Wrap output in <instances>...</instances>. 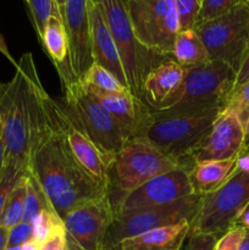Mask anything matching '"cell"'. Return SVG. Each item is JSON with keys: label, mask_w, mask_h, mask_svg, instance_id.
Masks as SVG:
<instances>
[{"label": "cell", "mask_w": 249, "mask_h": 250, "mask_svg": "<svg viewBox=\"0 0 249 250\" xmlns=\"http://www.w3.org/2000/svg\"><path fill=\"white\" fill-rule=\"evenodd\" d=\"M114 219L109 193L78 205L63 219L66 250H107L105 239Z\"/></svg>", "instance_id": "7c38bea8"}, {"label": "cell", "mask_w": 249, "mask_h": 250, "mask_svg": "<svg viewBox=\"0 0 249 250\" xmlns=\"http://www.w3.org/2000/svg\"><path fill=\"white\" fill-rule=\"evenodd\" d=\"M243 0H202V5H200L199 15H198L195 26L203 23V22L210 21V20L222 16V15L236 7Z\"/></svg>", "instance_id": "f546056e"}, {"label": "cell", "mask_w": 249, "mask_h": 250, "mask_svg": "<svg viewBox=\"0 0 249 250\" xmlns=\"http://www.w3.org/2000/svg\"><path fill=\"white\" fill-rule=\"evenodd\" d=\"M6 250H21V247H12V248H6Z\"/></svg>", "instance_id": "7dc6e473"}, {"label": "cell", "mask_w": 249, "mask_h": 250, "mask_svg": "<svg viewBox=\"0 0 249 250\" xmlns=\"http://www.w3.org/2000/svg\"><path fill=\"white\" fill-rule=\"evenodd\" d=\"M31 173L61 219L78 205L107 194L97 185L73 158L49 100L48 120L43 128L31 139Z\"/></svg>", "instance_id": "6da1fadb"}, {"label": "cell", "mask_w": 249, "mask_h": 250, "mask_svg": "<svg viewBox=\"0 0 249 250\" xmlns=\"http://www.w3.org/2000/svg\"><path fill=\"white\" fill-rule=\"evenodd\" d=\"M225 110H229L236 115L246 132V138L249 137V81L234 88Z\"/></svg>", "instance_id": "f1b7e54d"}, {"label": "cell", "mask_w": 249, "mask_h": 250, "mask_svg": "<svg viewBox=\"0 0 249 250\" xmlns=\"http://www.w3.org/2000/svg\"><path fill=\"white\" fill-rule=\"evenodd\" d=\"M249 153V137H247L246 142H244V148L242 154H248Z\"/></svg>", "instance_id": "bcb514c9"}, {"label": "cell", "mask_w": 249, "mask_h": 250, "mask_svg": "<svg viewBox=\"0 0 249 250\" xmlns=\"http://www.w3.org/2000/svg\"><path fill=\"white\" fill-rule=\"evenodd\" d=\"M42 250H66L65 231L59 232L46 243H44L42 246Z\"/></svg>", "instance_id": "8d00e7d4"}, {"label": "cell", "mask_w": 249, "mask_h": 250, "mask_svg": "<svg viewBox=\"0 0 249 250\" xmlns=\"http://www.w3.org/2000/svg\"><path fill=\"white\" fill-rule=\"evenodd\" d=\"M80 82L85 87L95 88L105 93H114V94H124L131 93L127 87H124L110 71L105 70L104 67L98 63H93L89 70L84 73Z\"/></svg>", "instance_id": "d4e9b609"}, {"label": "cell", "mask_w": 249, "mask_h": 250, "mask_svg": "<svg viewBox=\"0 0 249 250\" xmlns=\"http://www.w3.org/2000/svg\"><path fill=\"white\" fill-rule=\"evenodd\" d=\"M102 7L124 66L127 84L133 95L143 99L145 78L160 63L172 56L145 48L137 39L124 0H95Z\"/></svg>", "instance_id": "277c9868"}, {"label": "cell", "mask_w": 249, "mask_h": 250, "mask_svg": "<svg viewBox=\"0 0 249 250\" xmlns=\"http://www.w3.org/2000/svg\"><path fill=\"white\" fill-rule=\"evenodd\" d=\"M237 168L249 173V153L241 154L237 159Z\"/></svg>", "instance_id": "f35d334b"}, {"label": "cell", "mask_w": 249, "mask_h": 250, "mask_svg": "<svg viewBox=\"0 0 249 250\" xmlns=\"http://www.w3.org/2000/svg\"><path fill=\"white\" fill-rule=\"evenodd\" d=\"M32 226H33V239L38 242L41 246L53 238L56 233L65 231L63 220L59 216L58 212L53 208L44 209L37 216Z\"/></svg>", "instance_id": "83f0119b"}, {"label": "cell", "mask_w": 249, "mask_h": 250, "mask_svg": "<svg viewBox=\"0 0 249 250\" xmlns=\"http://www.w3.org/2000/svg\"><path fill=\"white\" fill-rule=\"evenodd\" d=\"M189 241L185 250H215L220 237L208 233L189 234Z\"/></svg>", "instance_id": "e575fe53"}, {"label": "cell", "mask_w": 249, "mask_h": 250, "mask_svg": "<svg viewBox=\"0 0 249 250\" xmlns=\"http://www.w3.org/2000/svg\"><path fill=\"white\" fill-rule=\"evenodd\" d=\"M210 60L222 61L238 71L249 49V5L242 1L222 16L194 27Z\"/></svg>", "instance_id": "9c48e42d"}, {"label": "cell", "mask_w": 249, "mask_h": 250, "mask_svg": "<svg viewBox=\"0 0 249 250\" xmlns=\"http://www.w3.org/2000/svg\"><path fill=\"white\" fill-rule=\"evenodd\" d=\"M53 111L63 138L78 165L99 187L109 192L115 159L106 155L97 146L62 103L53 99Z\"/></svg>", "instance_id": "4fadbf2b"}, {"label": "cell", "mask_w": 249, "mask_h": 250, "mask_svg": "<svg viewBox=\"0 0 249 250\" xmlns=\"http://www.w3.org/2000/svg\"><path fill=\"white\" fill-rule=\"evenodd\" d=\"M185 77V67L173 59L164 61L145 78L143 85V100L151 110L180 88Z\"/></svg>", "instance_id": "d6986e66"}, {"label": "cell", "mask_w": 249, "mask_h": 250, "mask_svg": "<svg viewBox=\"0 0 249 250\" xmlns=\"http://www.w3.org/2000/svg\"><path fill=\"white\" fill-rule=\"evenodd\" d=\"M172 58L183 67L199 65L210 60L204 43L194 29L178 32L173 43Z\"/></svg>", "instance_id": "603a6c76"}, {"label": "cell", "mask_w": 249, "mask_h": 250, "mask_svg": "<svg viewBox=\"0 0 249 250\" xmlns=\"http://www.w3.org/2000/svg\"><path fill=\"white\" fill-rule=\"evenodd\" d=\"M26 199H24V211L22 221L32 225L44 209H50L53 207L36 178L28 172H26Z\"/></svg>", "instance_id": "484cf974"}, {"label": "cell", "mask_w": 249, "mask_h": 250, "mask_svg": "<svg viewBox=\"0 0 249 250\" xmlns=\"http://www.w3.org/2000/svg\"><path fill=\"white\" fill-rule=\"evenodd\" d=\"M190 232V222L161 227L122 241L121 250H181Z\"/></svg>", "instance_id": "ffe728a7"}, {"label": "cell", "mask_w": 249, "mask_h": 250, "mask_svg": "<svg viewBox=\"0 0 249 250\" xmlns=\"http://www.w3.org/2000/svg\"><path fill=\"white\" fill-rule=\"evenodd\" d=\"M89 4L90 0H68L60 11L68 41V61L78 80L94 63Z\"/></svg>", "instance_id": "2e32d148"}, {"label": "cell", "mask_w": 249, "mask_h": 250, "mask_svg": "<svg viewBox=\"0 0 249 250\" xmlns=\"http://www.w3.org/2000/svg\"><path fill=\"white\" fill-rule=\"evenodd\" d=\"M217 116L166 117L153 115L142 138L190 171L193 167L190 156Z\"/></svg>", "instance_id": "30bf717a"}, {"label": "cell", "mask_w": 249, "mask_h": 250, "mask_svg": "<svg viewBox=\"0 0 249 250\" xmlns=\"http://www.w3.org/2000/svg\"><path fill=\"white\" fill-rule=\"evenodd\" d=\"M203 195L193 194L165 205L139 208L115 212V219L107 231L106 249L116 248L122 241L161 227L183 221L192 222L202 204Z\"/></svg>", "instance_id": "52a82bcc"}, {"label": "cell", "mask_w": 249, "mask_h": 250, "mask_svg": "<svg viewBox=\"0 0 249 250\" xmlns=\"http://www.w3.org/2000/svg\"><path fill=\"white\" fill-rule=\"evenodd\" d=\"M26 173L20 177L16 186L14 187L12 192L10 193L6 203H5L4 210H2L0 226L10 229L15 225L22 221L24 211V199H26Z\"/></svg>", "instance_id": "cb8c5ba5"}, {"label": "cell", "mask_w": 249, "mask_h": 250, "mask_svg": "<svg viewBox=\"0 0 249 250\" xmlns=\"http://www.w3.org/2000/svg\"><path fill=\"white\" fill-rule=\"evenodd\" d=\"M54 1H55L56 6H58V9H59V11H61V10H62V7L65 6V4L68 1V0H54Z\"/></svg>", "instance_id": "f6af8a7d"}, {"label": "cell", "mask_w": 249, "mask_h": 250, "mask_svg": "<svg viewBox=\"0 0 249 250\" xmlns=\"http://www.w3.org/2000/svg\"><path fill=\"white\" fill-rule=\"evenodd\" d=\"M33 239V226L21 221L9 229L7 233V248L22 247L24 243Z\"/></svg>", "instance_id": "d6a6232c"}, {"label": "cell", "mask_w": 249, "mask_h": 250, "mask_svg": "<svg viewBox=\"0 0 249 250\" xmlns=\"http://www.w3.org/2000/svg\"><path fill=\"white\" fill-rule=\"evenodd\" d=\"M238 222L239 224L237 225H241V226L244 227L246 229H249V208L243 212V214H242V216L239 217Z\"/></svg>", "instance_id": "7bdbcfd3"}, {"label": "cell", "mask_w": 249, "mask_h": 250, "mask_svg": "<svg viewBox=\"0 0 249 250\" xmlns=\"http://www.w3.org/2000/svg\"><path fill=\"white\" fill-rule=\"evenodd\" d=\"M249 208V173L236 168L231 177L212 193L203 195L202 204L190 222V232L221 237L238 224Z\"/></svg>", "instance_id": "8992f818"}, {"label": "cell", "mask_w": 249, "mask_h": 250, "mask_svg": "<svg viewBox=\"0 0 249 250\" xmlns=\"http://www.w3.org/2000/svg\"><path fill=\"white\" fill-rule=\"evenodd\" d=\"M180 20V31L193 29L199 15L202 0H175Z\"/></svg>", "instance_id": "4dcf8cb0"}, {"label": "cell", "mask_w": 249, "mask_h": 250, "mask_svg": "<svg viewBox=\"0 0 249 250\" xmlns=\"http://www.w3.org/2000/svg\"><path fill=\"white\" fill-rule=\"evenodd\" d=\"M103 107L121 125L129 138H142L153 120V112L141 98L132 93L114 94L83 85Z\"/></svg>", "instance_id": "e0dca14e"}, {"label": "cell", "mask_w": 249, "mask_h": 250, "mask_svg": "<svg viewBox=\"0 0 249 250\" xmlns=\"http://www.w3.org/2000/svg\"><path fill=\"white\" fill-rule=\"evenodd\" d=\"M137 39L145 48L172 56L180 32L175 0H124Z\"/></svg>", "instance_id": "8fae6325"}, {"label": "cell", "mask_w": 249, "mask_h": 250, "mask_svg": "<svg viewBox=\"0 0 249 250\" xmlns=\"http://www.w3.org/2000/svg\"><path fill=\"white\" fill-rule=\"evenodd\" d=\"M56 72L61 83V103L97 146L112 159L116 158L124 144L131 141L128 133L83 87L70 63L58 67Z\"/></svg>", "instance_id": "3957f363"}, {"label": "cell", "mask_w": 249, "mask_h": 250, "mask_svg": "<svg viewBox=\"0 0 249 250\" xmlns=\"http://www.w3.org/2000/svg\"><path fill=\"white\" fill-rule=\"evenodd\" d=\"M21 250H42V246L34 239H31V241L27 242L21 247Z\"/></svg>", "instance_id": "b9f144b4"}, {"label": "cell", "mask_w": 249, "mask_h": 250, "mask_svg": "<svg viewBox=\"0 0 249 250\" xmlns=\"http://www.w3.org/2000/svg\"><path fill=\"white\" fill-rule=\"evenodd\" d=\"M249 81V49L247 51L246 56H244L243 61H242L241 66H239L238 71L236 73V83H234V88L239 87V85L244 84Z\"/></svg>", "instance_id": "d590c367"}, {"label": "cell", "mask_w": 249, "mask_h": 250, "mask_svg": "<svg viewBox=\"0 0 249 250\" xmlns=\"http://www.w3.org/2000/svg\"><path fill=\"white\" fill-rule=\"evenodd\" d=\"M237 250H249V229H244V234L237 247Z\"/></svg>", "instance_id": "60d3db41"}, {"label": "cell", "mask_w": 249, "mask_h": 250, "mask_svg": "<svg viewBox=\"0 0 249 250\" xmlns=\"http://www.w3.org/2000/svg\"><path fill=\"white\" fill-rule=\"evenodd\" d=\"M0 53H1L2 55H4L5 58H6L7 60H9L10 62H11L12 65H14L15 67H16V66H17V61L15 60L14 58H12L11 53H10V50H9V46H7L6 42H5L4 37H2L1 32H0Z\"/></svg>", "instance_id": "74e56055"}, {"label": "cell", "mask_w": 249, "mask_h": 250, "mask_svg": "<svg viewBox=\"0 0 249 250\" xmlns=\"http://www.w3.org/2000/svg\"><path fill=\"white\" fill-rule=\"evenodd\" d=\"M234 83L236 71L222 61L209 60L188 66L180 88L151 112L166 117L220 115L228 103Z\"/></svg>", "instance_id": "7a4b0ae2"}, {"label": "cell", "mask_w": 249, "mask_h": 250, "mask_svg": "<svg viewBox=\"0 0 249 250\" xmlns=\"http://www.w3.org/2000/svg\"><path fill=\"white\" fill-rule=\"evenodd\" d=\"M4 158H5V149H4V142H2L1 127H0V171H1L2 166H4Z\"/></svg>", "instance_id": "ee69618b"}, {"label": "cell", "mask_w": 249, "mask_h": 250, "mask_svg": "<svg viewBox=\"0 0 249 250\" xmlns=\"http://www.w3.org/2000/svg\"><path fill=\"white\" fill-rule=\"evenodd\" d=\"M89 19L90 32H92V53L94 62L104 67L105 70L110 71L124 87L128 88L116 43L105 22L102 7L95 0H90Z\"/></svg>", "instance_id": "ac0fdd59"}, {"label": "cell", "mask_w": 249, "mask_h": 250, "mask_svg": "<svg viewBox=\"0 0 249 250\" xmlns=\"http://www.w3.org/2000/svg\"><path fill=\"white\" fill-rule=\"evenodd\" d=\"M246 142V132L236 115L224 110L190 156L192 165L202 161H220L238 158Z\"/></svg>", "instance_id": "9a60e30c"}, {"label": "cell", "mask_w": 249, "mask_h": 250, "mask_svg": "<svg viewBox=\"0 0 249 250\" xmlns=\"http://www.w3.org/2000/svg\"><path fill=\"white\" fill-rule=\"evenodd\" d=\"M22 175H24V172L10 165H4L0 171V220L5 203Z\"/></svg>", "instance_id": "1f68e13d"}, {"label": "cell", "mask_w": 249, "mask_h": 250, "mask_svg": "<svg viewBox=\"0 0 249 250\" xmlns=\"http://www.w3.org/2000/svg\"><path fill=\"white\" fill-rule=\"evenodd\" d=\"M244 1H246V2H247V4H248V5H249V0H244Z\"/></svg>", "instance_id": "681fc988"}, {"label": "cell", "mask_w": 249, "mask_h": 250, "mask_svg": "<svg viewBox=\"0 0 249 250\" xmlns=\"http://www.w3.org/2000/svg\"><path fill=\"white\" fill-rule=\"evenodd\" d=\"M7 233L9 229L0 226V250H6L7 248Z\"/></svg>", "instance_id": "ab89813d"}, {"label": "cell", "mask_w": 249, "mask_h": 250, "mask_svg": "<svg viewBox=\"0 0 249 250\" xmlns=\"http://www.w3.org/2000/svg\"><path fill=\"white\" fill-rule=\"evenodd\" d=\"M0 127L5 149L4 165L14 166L26 173L31 133L26 77L19 63L15 76L9 82L0 81Z\"/></svg>", "instance_id": "5b68a950"}, {"label": "cell", "mask_w": 249, "mask_h": 250, "mask_svg": "<svg viewBox=\"0 0 249 250\" xmlns=\"http://www.w3.org/2000/svg\"><path fill=\"white\" fill-rule=\"evenodd\" d=\"M111 250H121V249H120V247H119V246H117V247H116V248H114V249H111Z\"/></svg>", "instance_id": "c3c4849f"}, {"label": "cell", "mask_w": 249, "mask_h": 250, "mask_svg": "<svg viewBox=\"0 0 249 250\" xmlns=\"http://www.w3.org/2000/svg\"><path fill=\"white\" fill-rule=\"evenodd\" d=\"M41 45L55 68L70 63L68 61V41L65 26L60 16H51L44 27Z\"/></svg>", "instance_id": "7402d4cb"}, {"label": "cell", "mask_w": 249, "mask_h": 250, "mask_svg": "<svg viewBox=\"0 0 249 250\" xmlns=\"http://www.w3.org/2000/svg\"><path fill=\"white\" fill-rule=\"evenodd\" d=\"M27 15L29 17L39 43L42 41L44 27L51 16H60L58 6L54 0H23Z\"/></svg>", "instance_id": "4316f807"}, {"label": "cell", "mask_w": 249, "mask_h": 250, "mask_svg": "<svg viewBox=\"0 0 249 250\" xmlns=\"http://www.w3.org/2000/svg\"><path fill=\"white\" fill-rule=\"evenodd\" d=\"M180 167L175 159L165 155L144 138H134L127 142L119 151L111 168L110 189L120 193L112 204L114 210L124 195L148 182L155 176Z\"/></svg>", "instance_id": "ba28073f"}, {"label": "cell", "mask_w": 249, "mask_h": 250, "mask_svg": "<svg viewBox=\"0 0 249 250\" xmlns=\"http://www.w3.org/2000/svg\"><path fill=\"white\" fill-rule=\"evenodd\" d=\"M243 234L244 227H242L241 225H234L226 233L220 237L215 250H237Z\"/></svg>", "instance_id": "836d02e7"}, {"label": "cell", "mask_w": 249, "mask_h": 250, "mask_svg": "<svg viewBox=\"0 0 249 250\" xmlns=\"http://www.w3.org/2000/svg\"><path fill=\"white\" fill-rule=\"evenodd\" d=\"M193 194L195 193L190 182L189 170L180 166L155 176L141 187L124 195L115 212L153 205L171 204Z\"/></svg>", "instance_id": "5bb4252c"}, {"label": "cell", "mask_w": 249, "mask_h": 250, "mask_svg": "<svg viewBox=\"0 0 249 250\" xmlns=\"http://www.w3.org/2000/svg\"><path fill=\"white\" fill-rule=\"evenodd\" d=\"M237 159L194 164L189 176L195 194L207 195L221 187L237 168Z\"/></svg>", "instance_id": "44dd1931"}]
</instances>
